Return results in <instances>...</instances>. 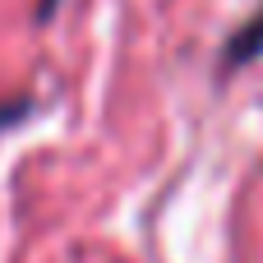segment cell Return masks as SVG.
Returning <instances> with one entry per match:
<instances>
[{
	"label": "cell",
	"instance_id": "7a4b0ae2",
	"mask_svg": "<svg viewBox=\"0 0 263 263\" xmlns=\"http://www.w3.org/2000/svg\"><path fill=\"white\" fill-rule=\"evenodd\" d=\"M51 9H55V0H42V14H51Z\"/></svg>",
	"mask_w": 263,
	"mask_h": 263
},
{
	"label": "cell",
	"instance_id": "6da1fadb",
	"mask_svg": "<svg viewBox=\"0 0 263 263\" xmlns=\"http://www.w3.org/2000/svg\"><path fill=\"white\" fill-rule=\"evenodd\" d=\"M259 51H263V14H259V18H250V23L231 37V46H227V69H231V65L254 60Z\"/></svg>",
	"mask_w": 263,
	"mask_h": 263
}]
</instances>
